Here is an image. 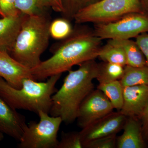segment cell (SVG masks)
Wrapping results in <instances>:
<instances>
[{"instance_id": "1", "label": "cell", "mask_w": 148, "mask_h": 148, "mask_svg": "<svg viewBox=\"0 0 148 148\" xmlns=\"http://www.w3.org/2000/svg\"><path fill=\"white\" fill-rule=\"evenodd\" d=\"M102 40L85 26L74 28L71 35L52 49L53 55L31 69L36 81L44 80L54 75L69 71L72 67L95 60L102 47Z\"/></svg>"}, {"instance_id": "2", "label": "cell", "mask_w": 148, "mask_h": 148, "mask_svg": "<svg viewBox=\"0 0 148 148\" xmlns=\"http://www.w3.org/2000/svg\"><path fill=\"white\" fill-rule=\"evenodd\" d=\"M75 71H69L63 84L53 94L49 114L61 118L70 124L77 119L78 111L85 98L94 90L93 79L97 77L98 64L95 60L79 64Z\"/></svg>"}, {"instance_id": "3", "label": "cell", "mask_w": 148, "mask_h": 148, "mask_svg": "<svg viewBox=\"0 0 148 148\" xmlns=\"http://www.w3.org/2000/svg\"><path fill=\"white\" fill-rule=\"evenodd\" d=\"M51 21L46 10L32 15L24 14L10 55L29 69L38 66L49 44Z\"/></svg>"}, {"instance_id": "4", "label": "cell", "mask_w": 148, "mask_h": 148, "mask_svg": "<svg viewBox=\"0 0 148 148\" xmlns=\"http://www.w3.org/2000/svg\"><path fill=\"white\" fill-rule=\"evenodd\" d=\"M62 74L51 76L45 82L27 78L19 88L12 87L0 77V95L13 108L33 112L40 111L49 113L56 85Z\"/></svg>"}, {"instance_id": "5", "label": "cell", "mask_w": 148, "mask_h": 148, "mask_svg": "<svg viewBox=\"0 0 148 148\" xmlns=\"http://www.w3.org/2000/svg\"><path fill=\"white\" fill-rule=\"evenodd\" d=\"M135 12L144 13L140 0H101L80 11L73 20L77 24L108 23Z\"/></svg>"}, {"instance_id": "6", "label": "cell", "mask_w": 148, "mask_h": 148, "mask_svg": "<svg viewBox=\"0 0 148 148\" xmlns=\"http://www.w3.org/2000/svg\"><path fill=\"white\" fill-rule=\"evenodd\" d=\"M38 122L32 121L24 129L19 142V148H56L57 135L61 123V118L49 115L40 111L38 114Z\"/></svg>"}, {"instance_id": "7", "label": "cell", "mask_w": 148, "mask_h": 148, "mask_svg": "<svg viewBox=\"0 0 148 148\" xmlns=\"http://www.w3.org/2000/svg\"><path fill=\"white\" fill-rule=\"evenodd\" d=\"M93 31L102 40L130 39L148 33V15L143 12L129 14L112 22L94 24Z\"/></svg>"}, {"instance_id": "8", "label": "cell", "mask_w": 148, "mask_h": 148, "mask_svg": "<svg viewBox=\"0 0 148 148\" xmlns=\"http://www.w3.org/2000/svg\"><path fill=\"white\" fill-rule=\"evenodd\" d=\"M114 108L108 98L99 89L92 90L80 106L77 120L81 129L113 112Z\"/></svg>"}, {"instance_id": "9", "label": "cell", "mask_w": 148, "mask_h": 148, "mask_svg": "<svg viewBox=\"0 0 148 148\" xmlns=\"http://www.w3.org/2000/svg\"><path fill=\"white\" fill-rule=\"evenodd\" d=\"M126 118L120 112H112L82 129L83 147L89 141L117 134L123 129Z\"/></svg>"}, {"instance_id": "10", "label": "cell", "mask_w": 148, "mask_h": 148, "mask_svg": "<svg viewBox=\"0 0 148 148\" xmlns=\"http://www.w3.org/2000/svg\"><path fill=\"white\" fill-rule=\"evenodd\" d=\"M27 125L25 117L0 95V131L19 141Z\"/></svg>"}, {"instance_id": "11", "label": "cell", "mask_w": 148, "mask_h": 148, "mask_svg": "<svg viewBox=\"0 0 148 148\" xmlns=\"http://www.w3.org/2000/svg\"><path fill=\"white\" fill-rule=\"evenodd\" d=\"M0 77L16 88L21 87L24 79H34L31 69L20 64L6 51L0 53Z\"/></svg>"}, {"instance_id": "12", "label": "cell", "mask_w": 148, "mask_h": 148, "mask_svg": "<svg viewBox=\"0 0 148 148\" xmlns=\"http://www.w3.org/2000/svg\"><path fill=\"white\" fill-rule=\"evenodd\" d=\"M123 103L120 111L126 117H140L148 101V86L123 87Z\"/></svg>"}, {"instance_id": "13", "label": "cell", "mask_w": 148, "mask_h": 148, "mask_svg": "<svg viewBox=\"0 0 148 148\" xmlns=\"http://www.w3.org/2000/svg\"><path fill=\"white\" fill-rule=\"evenodd\" d=\"M136 117H127L121 135L117 137V148H143L145 147L142 125Z\"/></svg>"}, {"instance_id": "14", "label": "cell", "mask_w": 148, "mask_h": 148, "mask_svg": "<svg viewBox=\"0 0 148 148\" xmlns=\"http://www.w3.org/2000/svg\"><path fill=\"white\" fill-rule=\"evenodd\" d=\"M24 14L0 18V53H10L21 29Z\"/></svg>"}, {"instance_id": "15", "label": "cell", "mask_w": 148, "mask_h": 148, "mask_svg": "<svg viewBox=\"0 0 148 148\" xmlns=\"http://www.w3.org/2000/svg\"><path fill=\"white\" fill-rule=\"evenodd\" d=\"M110 40L124 50L127 59V65L135 67L146 66L145 56L135 41L131 39Z\"/></svg>"}, {"instance_id": "16", "label": "cell", "mask_w": 148, "mask_h": 148, "mask_svg": "<svg viewBox=\"0 0 148 148\" xmlns=\"http://www.w3.org/2000/svg\"><path fill=\"white\" fill-rule=\"evenodd\" d=\"M123 87L138 85L148 86V66L135 67L126 65L120 80Z\"/></svg>"}, {"instance_id": "17", "label": "cell", "mask_w": 148, "mask_h": 148, "mask_svg": "<svg viewBox=\"0 0 148 148\" xmlns=\"http://www.w3.org/2000/svg\"><path fill=\"white\" fill-rule=\"evenodd\" d=\"M98 58L103 62L118 64L124 67L127 65L124 50L111 40H108L107 43L101 47Z\"/></svg>"}, {"instance_id": "18", "label": "cell", "mask_w": 148, "mask_h": 148, "mask_svg": "<svg viewBox=\"0 0 148 148\" xmlns=\"http://www.w3.org/2000/svg\"><path fill=\"white\" fill-rule=\"evenodd\" d=\"M124 71V66L103 62L98 64V74L96 79L99 84L120 80L123 76Z\"/></svg>"}, {"instance_id": "19", "label": "cell", "mask_w": 148, "mask_h": 148, "mask_svg": "<svg viewBox=\"0 0 148 148\" xmlns=\"http://www.w3.org/2000/svg\"><path fill=\"white\" fill-rule=\"evenodd\" d=\"M97 88L106 95L114 109L119 112L123 105V87L119 80L103 84H98Z\"/></svg>"}, {"instance_id": "20", "label": "cell", "mask_w": 148, "mask_h": 148, "mask_svg": "<svg viewBox=\"0 0 148 148\" xmlns=\"http://www.w3.org/2000/svg\"><path fill=\"white\" fill-rule=\"evenodd\" d=\"M101 0H62V17L69 21L73 20L79 12Z\"/></svg>"}, {"instance_id": "21", "label": "cell", "mask_w": 148, "mask_h": 148, "mask_svg": "<svg viewBox=\"0 0 148 148\" xmlns=\"http://www.w3.org/2000/svg\"><path fill=\"white\" fill-rule=\"evenodd\" d=\"M73 29L68 19L63 17L56 18L51 22L50 37L59 40L65 39L71 34Z\"/></svg>"}, {"instance_id": "22", "label": "cell", "mask_w": 148, "mask_h": 148, "mask_svg": "<svg viewBox=\"0 0 148 148\" xmlns=\"http://www.w3.org/2000/svg\"><path fill=\"white\" fill-rule=\"evenodd\" d=\"M83 144L79 132H62L61 140L56 148H82Z\"/></svg>"}, {"instance_id": "23", "label": "cell", "mask_w": 148, "mask_h": 148, "mask_svg": "<svg viewBox=\"0 0 148 148\" xmlns=\"http://www.w3.org/2000/svg\"><path fill=\"white\" fill-rule=\"evenodd\" d=\"M17 9L26 15H32L40 13L46 8L41 5L40 0H16Z\"/></svg>"}, {"instance_id": "24", "label": "cell", "mask_w": 148, "mask_h": 148, "mask_svg": "<svg viewBox=\"0 0 148 148\" xmlns=\"http://www.w3.org/2000/svg\"><path fill=\"white\" fill-rule=\"evenodd\" d=\"M116 134L98 138L85 143L83 148H114L116 147Z\"/></svg>"}, {"instance_id": "25", "label": "cell", "mask_w": 148, "mask_h": 148, "mask_svg": "<svg viewBox=\"0 0 148 148\" xmlns=\"http://www.w3.org/2000/svg\"><path fill=\"white\" fill-rule=\"evenodd\" d=\"M0 12L3 17L15 16L21 13L16 7V0H0Z\"/></svg>"}, {"instance_id": "26", "label": "cell", "mask_w": 148, "mask_h": 148, "mask_svg": "<svg viewBox=\"0 0 148 148\" xmlns=\"http://www.w3.org/2000/svg\"><path fill=\"white\" fill-rule=\"evenodd\" d=\"M135 38V41L145 58L146 66H148V33H143Z\"/></svg>"}, {"instance_id": "27", "label": "cell", "mask_w": 148, "mask_h": 148, "mask_svg": "<svg viewBox=\"0 0 148 148\" xmlns=\"http://www.w3.org/2000/svg\"><path fill=\"white\" fill-rule=\"evenodd\" d=\"M40 2L43 8H51L54 11L61 13L63 10L62 0H40Z\"/></svg>"}, {"instance_id": "28", "label": "cell", "mask_w": 148, "mask_h": 148, "mask_svg": "<svg viewBox=\"0 0 148 148\" xmlns=\"http://www.w3.org/2000/svg\"><path fill=\"white\" fill-rule=\"evenodd\" d=\"M140 118L141 120L143 138L145 141L148 142V101Z\"/></svg>"}, {"instance_id": "29", "label": "cell", "mask_w": 148, "mask_h": 148, "mask_svg": "<svg viewBox=\"0 0 148 148\" xmlns=\"http://www.w3.org/2000/svg\"><path fill=\"white\" fill-rule=\"evenodd\" d=\"M144 13L148 15V0H140Z\"/></svg>"}, {"instance_id": "30", "label": "cell", "mask_w": 148, "mask_h": 148, "mask_svg": "<svg viewBox=\"0 0 148 148\" xmlns=\"http://www.w3.org/2000/svg\"><path fill=\"white\" fill-rule=\"evenodd\" d=\"M4 138V134L0 131V142L3 140Z\"/></svg>"}, {"instance_id": "31", "label": "cell", "mask_w": 148, "mask_h": 148, "mask_svg": "<svg viewBox=\"0 0 148 148\" xmlns=\"http://www.w3.org/2000/svg\"><path fill=\"white\" fill-rule=\"evenodd\" d=\"M0 15H1V12H0Z\"/></svg>"}]
</instances>
